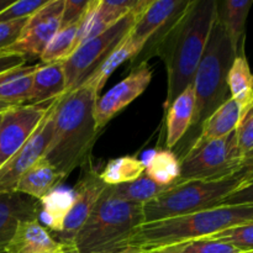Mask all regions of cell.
<instances>
[{
	"mask_svg": "<svg viewBox=\"0 0 253 253\" xmlns=\"http://www.w3.org/2000/svg\"><path fill=\"white\" fill-rule=\"evenodd\" d=\"M216 14V0H190L178 19L143 47L142 52H148L146 62L151 56H158L165 63L167 72L165 111L187 86L193 84Z\"/></svg>",
	"mask_w": 253,
	"mask_h": 253,
	"instance_id": "1",
	"label": "cell"
},
{
	"mask_svg": "<svg viewBox=\"0 0 253 253\" xmlns=\"http://www.w3.org/2000/svg\"><path fill=\"white\" fill-rule=\"evenodd\" d=\"M98 98V94L83 83L57 100L53 133L44 158L64 178L91 157V148L99 136L94 119Z\"/></svg>",
	"mask_w": 253,
	"mask_h": 253,
	"instance_id": "2",
	"label": "cell"
},
{
	"mask_svg": "<svg viewBox=\"0 0 253 253\" xmlns=\"http://www.w3.org/2000/svg\"><path fill=\"white\" fill-rule=\"evenodd\" d=\"M249 222H253V205L217 207L184 216L146 222L128 239L126 252H150L190 240L208 239Z\"/></svg>",
	"mask_w": 253,
	"mask_h": 253,
	"instance_id": "3",
	"label": "cell"
},
{
	"mask_svg": "<svg viewBox=\"0 0 253 253\" xmlns=\"http://www.w3.org/2000/svg\"><path fill=\"white\" fill-rule=\"evenodd\" d=\"M145 224L143 205L125 202L106 187L74 240L79 253H123L133 232Z\"/></svg>",
	"mask_w": 253,
	"mask_h": 253,
	"instance_id": "4",
	"label": "cell"
},
{
	"mask_svg": "<svg viewBox=\"0 0 253 253\" xmlns=\"http://www.w3.org/2000/svg\"><path fill=\"white\" fill-rule=\"evenodd\" d=\"M236 56L237 53L216 16L204 54L193 79L195 113L192 126L188 131V133L190 132L188 148L192 146L205 120L231 98L227 86V74Z\"/></svg>",
	"mask_w": 253,
	"mask_h": 253,
	"instance_id": "5",
	"label": "cell"
},
{
	"mask_svg": "<svg viewBox=\"0 0 253 253\" xmlns=\"http://www.w3.org/2000/svg\"><path fill=\"white\" fill-rule=\"evenodd\" d=\"M252 167L221 180H192L174 185L143 205L146 222L195 214L221 205L247 179Z\"/></svg>",
	"mask_w": 253,
	"mask_h": 253,
	"instance_id": "6",
	"label": "cell"
},
{
	"mask_svg": "<svg viewBox=\"0 0 253 253\" xmlns=\"http://www.w3.org/2000/svg\"><path fill=\"white\" fill-rule=\"evenodd\" d=\"M179 178L172 187L192 180H221L253 167V152L240 151L236 132L193 145L180 158Z\"/></svg>",
	"mask_w": 253,
	"mask_h": 253,
	"instance_id": "7",
	"label": "cell"
},
{
	"mask_svg": "<svg viewBox=\"0 0 253 253\" xmlns=\"http://www.w3.org/2000/svg\"><path fill=\"white\" fill-rule=\"evenodd\" d=\"M151 4V2H150ZM143 9L135 10L98 36L88 40L63 62L66 76V93L74 90L105 61L109 54L126 39Z\"/></svg>",
	"mask_w": 253,
	"mask_h": 253,
	"instance_id": "8",
	"label": "cell"
},
{
	"mask_svg": "<svg viewBox=\"0 0 253 253\" xmlns=\"http://www.w3.org/2000/svg\"><path fill=\"white\" fill-rule=\"evenodd\" d=\"M58 99H54L52 101L46 116L32 133L31 137L0 168V193L15 192L20 178L35 163L44 157L49 142H51L52 133H53L54 110H56Z\"/></svg>",
	"mask_w": 253,
	"mask_h": 253,
	"instance_id": "9",
	"label": "cell"
},
{
	"mask_svg": "<svg viewBox=\"0 0 253 253\" xmlns=\"http://www.w3.org/2000/svg\"><path fill=\"white\" fill-rule=\"evenodd\" d=\"M81 168V177L74 188L76 199L73 207L64 220L62 231L56 236L57 241L68 249L74 247L77 234L108 187L100 178V172L95 168L91 157Z\"/></svg>",
	"mask_w": 253,
	"mask_h": 253,
	"instance_id": "10",
	"label": "cell"
},
{
	"mask_svg": "<svg viewBox=\"0 0 253 253\" xmlns=\"http://www.w3.org/2000/svg\"><path fill=\"white\" fill-rule=\"evenodd\" d=\"M64 0H49L42 9L29 17L21 36L5 54H20L27 57H40L54 35L61 29L62 11Z\"/></svg>",
	"mask_w": 253,
	"mask_h": 253,
	"instance_id": "11",
	"label": "cell"
},
{
	"mask_svg": "<svg viewBox=\"0 0 253 253\" xmlns=\"http://www.w3.org/2000/svg\"><path fill=\"white\" fill-rule=\"evenodd\" d=\"M52 101L41 105H16L2 114L0 124V168L31 137L46 116Z\"/></svg>",
	"mask_w": 253,
	"mask_h": 253,
	"instance_id": "12",
	"label": "cell"
},
{
	"mask_svg": "<svg viewBox=\"0 0 253 253\" xmlns=\"http://www.w3.org/2000/svg\"><path fill=\"white\" fill-rule=\"evenodd\" d=\"M152 69L148 62L136 64L126 78L109 89L104 95L99 96L94 105V119L96 128L100 132L111 119L130 105L150 85Z\"/></svg>",
	"mask_w": 253,
	"mask_h": 253,
	"instance_id": "13",
	"label": "cell"
},
{
	"mask_svg": "<svg viewBox=\"0 0 253 253\" xmlns=\"http://www.w3.org/2000/svg\"><path fill=\"white\" fill-rule=\"evenodd\" d=\"M189 2L190 0H152L133 25L128 37L145 47L153 36L174 22Z\"/></svg>",
	"mask_w": 253,
	"mask_h": 253,
	"instance_id": "14",
	"label": "cell"
},
{
	"mask_svg": "<svg viewBox=\"0 0 253 253\" xmlns=\"http://www.w3.org/2000/svg\"><path fill=\"white\" fill-rule=\"evenodd\" d=\"M40 202L19 192L0 193V253H5L19 225L40 217Z\"/></svg>",
	"mask_w": 253,
	"mask_h": 253,
	"instance_id": "15",
	"label": "cell"
},
{
	"mask_svg": "<svg viewBox=\"0 0 253 253\" xmlns=\"http://www.w3.org/2000/svg\"><path fill=\"white\" fill-rule=\"evenodd\" d=\"M67 249L37 219L19 225L5 253H61Z\"/></svg>",
	"mask_w": 253,
	"mask_h": 253,
	"instance_id": "16",
	"label": "cell"
},
{
	"mask_svg": "<svg viewBox=\"0 0 253 253\" xmlns=\"http://www.w3.org/2000/svg\"><path fill=\"white\" fill-rule=\"evenodd\" d=\"M195 113V91L193 84L185 88L166 109V147L170 150L189 131Z\"/></svg>",
	"mask_w": 253,
	"mask_h": 253,
	"instance_id": "17",
	"label": "cell"
},
{
	"mask_svg": "<svg viewBox=\"0 0 253 253\" xmlns=\"http://www.w3.org/2000/svg\"><path fill=\"white\" fill-rule=\"evenodd\" d=\"M66 94L63 62L40 64L32 77L26 105H41Z\"/></svg>",
	"mask_w": 253,
	"mask_h": 253,
	"instance_id": "18",
	"label": "cell"
},
{
	"mask_svg": "<svg viewBox=\"0 0 253 253\" xmlns=\"http://www.w3.org/2000/svg\"><path fill=\"white\" fill-rule=\"evenodd\" d=\"M253 0H225L217 1V20L224 27L235 52L245 53L246 21Z\"/></svg>",
	"mask_w": 253,
	"mask_h": 253,
	"instance_id": "19",
	"label": "cell"
},
{
	"mask_svg": "<svg viewBox=\"0 0 253 253\" xmlns=\"http://www.w3.org/2000/svg\"><path fill=\"white\" fill-rule=\"evenodd\" d=\"M64 179L66 178L43 157L20 178L15 192H19L40 202L48 193L58 188Z\"/></svg>",
	"mask_w": 253,
	"mask_h": 253,
	"instance_id": "20",
	"label": "cell"
},
{
	"mask_svg": "<svg viewBox=\"0 0 253 253\" xmlns=\"http://www.w3.org/2000/svg\"><path fill=\"white\" fill-rule=\"evenodd\" d=\"M242 115H244V110H242L241 106L239 105L236 100L230 98L226 103L222 104L217 110H215L205 120L199 133L193 141L192 146L208 142V141L217 140V138L230 135L236 130Z\"/></svg>",
	"mask_w": 253,
	"mask_h": 253,
	"instance_id": "21",
	"label": "cell"
},
{
	"mask_svg": "<svg viewBox=\"0 0 253 253\" xmlns=\"http://www.w3.org/2000/svg\"><path fill=\"white\" fill-rule=\"evenodd\" d=\"M76 199L74 189L56 188L40 200V216L46 224L47 230L56 237L62 231L64 220L71 211Z\"/></svg>",
	"mask_w": 253,
	"mask_h": 253,
	"instance_id": "22",
	"label": "cell"
},
{
	"mask_svg": "<svg viewBox=\"0 0 253 253\" xmlns=\"http://www.w3.org/2000/svg\"><path fill=\"white\" fill-rule=\"evenodd\" d=\"M142 49L143 46L132 41L127 35L126 39L109 54L108 58L85 79L84 83L90 86L99 95L101 89L104 88L108 79L116 71V68H119L124 62L132 61L133 58H136L142 52Z\"/></svg>",
	"mask_w": 253,
	"mask_h": 253,
	"instance_id": "23",
	"label": "cell"
},
{
	"mask_svg": "<svg viewBox=\"0 0 253 253\" xmlns=\"http://www.w3.org/2000/svg\"><path fill=\"white\" fill-rule=\"evenodd\" d=\"M39 66H22L0 73V100L14 105H25L29 99L32 77Z\"/></svg>",
	"mask_w": 253,
	"mask_h": 253,
	"instance_id": "24",
	"label": "cell"
},
{
	"mask_svg": "<svg viewBox=\"0 0 253 253\" xmlns=\"http://www.w3.org/2000/svg\"><path fill=\"white\" fill-rule=\"evenodd\" d=\"M230 95L239 103L242 110H249L253 105V73L246 59V54H239L232 62L227 74Z\"/></svg>",
	"mask_w": 253,
	"mask_h": 253,
	"instance_id": "25",
	"label": "cell"
},
{
	"mask_svg": "<svg viewBox=\"0 0 253 253\" xmlns=\"http://www.w3.org/2000/svg\"><path fill=\"white\" fill-rule=\"evenodd\" d=\"M143 174L157 184L172 187L180 174L179 158L170 150L156 151L145 163Z\"/></svg>",
	"mask_w": 253,
	"mask_h": 253,
	"instance_id": "26",
	"label": "cell"
},
{
	"mask_svg": "<svg viewBox=\"0 0 253 253\" xmlns=\"http://www.w3.org/2000/svg\"><path fill=\"white\" fill-rule=\"evenodd\" d=\"M143 173L145 162L131 156H124L109 161L100 172V178L109 187H116L137 179Z\"/></svg>",
	"mask_w": 253,
	"mask_h": 253,
	"instance_id": "27",
	"label": "cell"
},
{
	"mask_svg": "<svg viewBox=\"0 0 253 253\" xmlns=\"http://www.w3.org/2000/svg\"><path fill=\"white\" fill-rule=\"evenodd\" d=\"M110 188L115 197L120 198L125 202L146 205L147 203L152 202L153 199L160 197L162 193H165L170 187H163V185L157 184L150 178L146 177L145 174H142L140 178L132 180V182Z\"/></svg>",
	"mask_w": 253,
	"mask_h": 253,
	"instance_id": "28",
	"label": "cell"
},
{
	"mask_svg": "<svg viewBox=\"0 0 253 253\" xmlns=\"http://www.w3.org/2000/svg\"><path fill=\"white\" fill-rule=\"evenodd\" d=\"M81 24L82 21L72 26L59 29L40 56L42 64L64 62L76 51V40Z\"/></svg>",
	"mask_w": 253,
	"mask_h": 253,
	"instance_id": "29",
	"label": "cell"
},
{
	"mask_svg": "<svg viewBox=\"0 0 253 253\" xmlns=\"http://www.w3.org/2000/svg\"><path fill=\"white\" fill-rule=\"evenodd\" d=\"M148 253H242L234 246L210 239L190 240L173 246L150 251Z\"/></svg>",
	"mask_w": 253,
	"mask_h": 253,
	"instance_id": "30",
	"label": "cell"
},
{
	"mask_svg": "<svg viewBox=\"0 0 253 253\" xmlns=\"http://www.w3.org/2000/svg\"><path fill=\"white\" fill-rule=\"evenodd\" d=\"M210 240H216V241L225 242L240 252L246 253L253 251V222L240 225V226L231 227L225 231L215 234L212 236L208 237Z\"/></svg>",
	"mask_w": 253,
	"mask_h": 253,
	"instance_id": "31",
	"label": "cell"
},
{
	"mask_svg": "<svg viewBox=\"0 0 253 253\" xmlns=\"http://www.w3.org/2000/svg\"><path fill=\"white\" fill-rule=\"evenodd\" d=\"M49 0H20L12 1L11 5L6 7L4 11L0 12V22L14 21L31 17L35 12L44 6Z\"/></svg>",
	"mask_w": 253,
	"mask_h": 253,
	"instance_id": "32",
	"label": "cell"
},
{
	"mask_svg": "<svg viewBox=\"0 0 253 253\" xmlns=\"http://www.w3.org/2000/svg\"><path fill=\"white\" fill-rule=\"evenodd\" d=\"M235 132L240 151L244 155L253 152V105L245 111Z\"/></svg>",
	"mask_w": 253,
	"mask_h": 253,
	"instance_id": "33",
	"label": "cell"
},
{
	"mask_svg": "<svg viewBox=\"0 0 253 253\" xmlns=\"http://www.w3.org/2000/svg\"><path fill=\"white\" fill-rule=\"evenodd\" d=\"M91 0H64L62 11L61 29L72 26L83 20L86 10L90 6Z\"/></svg>",
	"mask_w": 253,
	"mask_h": 253,
	"instance_id": "34",
	"label": "cell"
},
{
	"mask_svg": "<svg viewBox=\"0 0 253 253\" xmlns=\"http://www.w3.org/2000/svg\"><path fill=\"white\" fill-rule=\"evenodd\" d=\"M27 20L29 17L14 20V21L0 22V53H4L5 49L9 48L19 40L22 34V30L26 26Z\"/></svg>",
	"mask_w": 253,
	"mask_h": 253,
	"instance_id": "35",
	"label": "cell"
},
{
	"mask_svg": "<svg viewBox=\"0 0 253 253\" xmlns=\"http://www.w3.org/2000/svg\"><path fill=\"white\" fill-rule=\"evenodd\" d=\"M230 205H253V179L245 180L221 203L220 207H230Z\"/></svg>",
	"mask_w": 253,
	"mask_h": 253,
	"instance_id": "36",
	"label": "cell"
},
{
	"mask_svg": "<svg viewBox=\"0 0 253 253\" xmlns=\"http://www.w3.org/2000/svg\"><path fill=\"white\" fill-rule=\"evenodd\" d=\"M26 61L27 59L20 54H0V73L26 66Z\"/></svg>",
	"mask_w": 253,
	"mask_h": 253,
	"instance_id": "37",
	"label": "cell"
},
{
	"mask_svg": "<svg viewBox=\"0 0 253 253\" xmlns=\"http://www.w3.org/2000/svg\"><path fill=\"white\" fill-rule=\"evenodd\" d=\"M12 106H16V105H14V104L6 103V101H1V100H0V114L5 113V111L9 110V109L12 108Z\"/></svg>",
	"mask_w": 253,
	"mask_h": 253,
	"instance_id": "38",
	"label": "cell"
},
{
	"mask_svg": "<svg viewBox=\"0 0 253 253\" xmlns=\"http://www.w3.org/2000/svg\"><path fill=\"white\" fill-rule=\"evenodd\" d=\"M11 4H12V1H10V0H0V12L4 11V10Z\"/></svg>",
	"mask_w": 253,
	"mask_h": 253,
	"instance_id": "39",
	"label": "cell"
},
{
	"mask_svg": "<svg viewBox=\"0 0 253 253\" xmlns=\"http://www.w3.org/2000/svg\"><path fill=\"white\" fill-rule=\"evenodd\" d=\"M61 253H79L78 251H77L76 249H74V247H72V249H67V250H64L63 252H61Z\"/></svg>",
	"mask_w": 253,
	"mask_h": 253,
	"instance_id": "40",
	"label": "cell"
},
{
	"mask_svg": "<svg viewBox=\"0 0 253 253\" xmlns=\"http://www.w3.org/2000/svg\"><path fill=\"white\" fill-rule=\"evenodd\" d=\"M251 179H253V167H252V169L250 170V173H249V175H247L246 180H251Z\"/></svg>",
	"mask_w": 253,
	"mask_h": 253,
	"instance_id": "41",
	"label": "cell"
},
{
	"mask_svg": "<svg viewBox=\"0 0 253 253\" xmlns=\"http://www.w3.org/2000/svg\"><path fill=\"white\" fill-rule=\"evenodd\" d=\"M123 253H148V252H142V251H136V252H123Z\"/></svg>",
	"mask_w": 253,
	"mask_h": 253,
	"instance_id": "42",
	"label": "cell"
},
{
	"mask_svg": "<svg viewBox=\"0 0 253 253\" xmlns=\"http://www.w3.org/2000/svg\"><path fill=\"white\" fill-rule=\"evenodd\" d=\"M4 114V113H2ZM2 114H0V124H1V120H2Z\"/></svg>",
	"mask_w": 253,
	"mask_h": 253,
	"instance_id": "43",
	"label": "cell"
},
{
	"mask_svg": "<svg viewBox=\"0 0 253 253\" xmlns=\"http://www.w3.org/2000/svg\"><path fill=\"white\" fill-rule=\"evenodd\" d=\"M246 253H253V251L252 252H246Z\"/></svg>",
	"mask_w": 253,
	"mask_h": 253,
	"instance_id": "44",
	"label": "cell"
}]
</instances>
